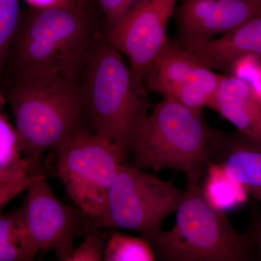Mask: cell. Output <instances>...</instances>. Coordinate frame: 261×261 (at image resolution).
Instances as JSON below:
<instances>
[{
  "label": "cell",
  "instance_id": "cell-1",
  "mask_svg": "<svg viewBox=\"0 0 261 261\" xmlns=\"http://www.w3.org/2000/svg\"><path fill=\"white\" fill-rule=\"evenodd\" d=\"M82 73L84 119L89 130L128 155L152 108L150 92L125 63L121 51L102 36L94 39Z\"/></svg>",
  "mask_w": 261,
  "mask_h": 261
},
{
  "label": "cell",
  "instance_id": "cell-2",
  "mask_svg": "<svg viewBox=\"0 0 261 261\" xmlns=\"http://www.w3.org/2000/svg\"><path fill=\"white\" fill-rule=\"evenodd\" d=\"M24 155L30 165L57 149L83 126V96L79 81L42 70L18 73L5 93Z\"/></svg>",
  "mask_w": 261,
  "mask_h": 261
},
{
  "label": "cell",
  "instance_id": "cell-3",
  "mask_svg": "<svg viewBox=\"0 0 261 261\" xmlns=\"http://www.w3.org/2000/svg\"><path fill=\"white\" fill-rule=\"evenodd\" d=\"M226 138L227 134L207 124L202 110L164 97L152 104L130 165L202 178L207 166L219 161Z\"/></svg>",
  "mask_w": 261,
  "mask_h": 261
},
{
  "label": "cell",
  "instance_id": "cell-4",
  "mask_svg": "<svg viewBox=\"0 0 261 261\" xmlns=\"http://www.w3.org/2000/svg\"><path fill=\"white\" fill-rule=\"evenodd\" d=\"M96 37L89 7L71 2L44 9L31 8L21 14L10 49L18 73L51 71L79 81Z\"/></svg>",
  "mask_w": 261,
  "mask_h": 261
},
{
  "label": "cell",
  "instance_id": "cell-5",
  "mask_svg": "<svg viewBox=\"0 0 261 261\" xmlns=\"http://www.w3.org/2000/svg\"><path fill=\"white\" fill-rule=\"evenodd\" d=\"M202 178H187L185 195L169 231L147 240L156 258L163 261H254L260 242L252 228L240 233L226 213L212 208L201 192Z\"/></svg>",
  "mask_w": 261,
  "mask_h": 261
},
{
  "label": "cell",
  "instance_id": "cell-6",
  "mask_svg": "<svg viewBox=\"0 0 261 261\" xmlns=\"http://www.w3.org/2000/svg\"><path fill=\"white\" fill-rule=\"evenodd\" d=\"M185 195L173 180L161 178L124 163L108 190L102 214L89 223L94 230L121 228L146 240L162 230L163 221L176 213Z\"/></svg>",
  "mask_w": 261,
  "mask_h": 261
},
{
  "label": "cell",
  "instance_id": "cell-7",
  "mask_svg": "<svg viewBox=\"0 0 261 261\" xmlns=\"http://www.w3.org/2000/svg\"><path fill=\"white\" fill-rule=\"evenodd\" d=\"M56 149L58 177L90 223L104 210L113 178L120 166L126 163L128 155L119 146L85 126Z\"/></svg>",
  "mask_w": 261,
  "mask_h": 261
},
{
  "label": "cell",
  "instance_id": "cell-8",
  "mask_svg": "<svg viewBox=\"0 0 261 261\" xmlns=\"http://www.w3.org/2000/svg\"><path fill=\"white\" fill-rule=\"evenodd\" d=\"M27 196L20 207L24 224L39 252L53 251L67 261L74 240L88 233L89 218L80 209L61 202L51 190L42 163L31 167Z\"/></svg>",
  "mask_w": 261,
  "mask_h": 261
},
{
  "label": "cell",
  "instance_id": "cell-9",
  "mask_svg": "<svg viewBox=\"0 0 261 261\" xmlns=\"http://www.w3.org/2000/svg\"><path fill=\"white\" fill-rule=\"evenodd\" d=\"M221 75L202 65L195 53L168 40L146 70L143 83L149 92L202 110L212 108Z\"/></svg>",
  "mask_w": 261,
  "mask_h": 261
},
{
  "label": "cell",
  "instance_id": "cell-10",
  "mask_svg": "<svg viewBox=\"0 0 261 261\" xmlns=\"http://www.w3.org/2000/svg\"><path fill=\"white\" fill-rule=\"evenodd\" d=\"M177 1L141 0L102 35L126 55L130 69L142 83L149 65L168 42V23Z\"/></svg>",
  "mask_w": 261,
  "mask_h": 261
},
{
  "label": "cell",
  "instance_id": "cell-11",
  "mask_svg": "<svg viewBox=\"0 0 261 261\" xmlns=\"http://www.w3.org/2000/svg\"><path fill=\"white\" fill-rule=\"evenodd\" d=\"M181 47L202 44L261 15V0H181L173 12Z\"/></svg>",
  "mask_w": 261,
  "mask_h": 261
},
{
  "label": "cell",
  "instance_id": "cell-12",
  "mask_svg": "<svg viewBox=\"0 0 261 261\" xmlns=\"http://www.w3.org/2000/svg\"><path fill=\"white\" fill-rule=\"evenodd\" d=\"M211 109L238 132L261 141V94L245 81L221 74Z\"/></svg>",
  "mask_w": 261,
  "mask_h": 261
},
{
  "label": "cell",
  "instance_id": "cell-13",
  "mask_svg": "<svg viewBox=\"0 0 261 261\" xmlns=\"http://www.w3.org/2000/svg\"><path fill=\"white\" fill-rule=\"evenodd\" d=\"M211 70L231 75L233 65L247 56L261 58V15L192 51Z\"/></svg>",
  "mask_w": 261,
  "mask_h": 261
},
{
  "label": "cell",
  "instance_id": "cell-14",
  "mask_svg": "<svg viewBox=\"0 0 261 261\" xmlns=\"http://www.w3.org/2000/svg\"><path fill=\"white\" fill-rule=\"evenodd\" d=\"M226 175L246 190L248 195L261 200V141L237 130L228 135L221 157Z\"/></svg>",
  "mask_w": 261,
  "mask_h": 261
},
{
  "label": "cell",
  "instance_id": "cell-15",
  "mask_svg": "<svg viewBox=\"0 0 261 261\" xmlns=\"http://www.w3.org/2000/svg\"><path fill=\"white\" fill-rule=\"evenodd\" d=\"M6 99L0 90V184L28 181L31 166L24 155L16 127L5 110Z\"/></svg>",
  "mask_w": 261,
  "mask_h": 261
},
{
  "label": "cell",
  "instance_id": "cell-16",
  "mask_svg": "<svg viewBox=\"0 0 261 261\" xmlns=\"http://www.w3.org/2000/svg\"><path fill=\"white\" fill-rule=\"evenodd\" d=\"M201 192L212 208L223 213L243 205L249 196L241 185L228 177L219 162L207 166L201 182Z\"/></svg>",
  "mask_w": 261,
  "mask_h": 261
},
{
  "label": "cell",
  "instance_id": "cell-17",
  "mask_svg": "<svg viewBox=\"0 0 261 261\" xmlns=\"http://www.w3.org/2000/svg\"><path fill=\"white\" fill-rule=\"evenodd\" d=\"M39 250L24 224L21 209L0 214V261H30Z\"/></svg>",
  "mask_w": 261,
  "mask_h": 261
},
{
  "label": "cell",
  "instance_id": "cell-18",
  "mask_svg": "<svg viewBox=\"0 0 261 261\" xmlns=\"http://www.w3.org/2000/svg\"><path fill=\"white\" fill-rule=\"evenodd\" d=\"M103 260L155 261L157 258L150 244L143 237L135 238L113 231L105 245Z\"/></svg>",
  "mask_w": 261,
  "mask_h": 261
},
{
  "label": "cell",
  "instance_id": "cell-19",
  "mask_svg": "<svg viewBox=\"0 0 261 261\" xmlns=\"http://www.w3.org/2000/svg\"><path fill=\"white\" fill-rule=\"evenodd\" d=\"M20 18L19 0H0V72L6 62Z\"/></svg>",
  "mask_w": 261,
  "mask_h": 261
},
{
  "label": "cell",
  "instance_id": "cell-20",
  "mask_svg": "<svg viewBox=\"0 0 261 261\" xmlns=\"http://www.w3.org/2000/svg\"><path fill=\"white\" fill-rule=\"evenodd\" d=\"M105 245V236L101 230L89 231L83 243L73 248L67 261H102Z\"/></svg>",
  "mask_w": 261,
  "mask_h": 261
},
{
  "label": "cell",
  "instance_id": "cell-21",
  "mask_svg": "<svg viewBox=\"0 0 261 261\" xmlns=\"http://www.w3.org/2000/svg\"><path fill=\"white\" fill-rule=\"evenodd\" d=\"M106 20V29L111 28L129 13L141 0H97Z\"/></svg>",
  "mask_w": 261,
  "mask_h": 261
},
{
  "label": "cell",
  "instance_id": "cell-22",
  "mask_svg": "<svg viewBox=\"0 0 261 261\" xmlns=\"http://www.w3.org/2000/svg\"><path fill=\"white\" fill-rule=\"evenodd\" d=\"M30 179L31 176L21 184H0V214L10 201L25 191Z\"/></svg>",
  "mask_w": 261,
  "mask_h": 261
},
{
  "label": "cell",
  "instance_id": "cell-23",
  "mask_svg": "<svg viewBox=\"0 0 261 261\" xmlns=\"http://www.w3.org/2000/svg\"><path fill=\"white\" fill-rule=\"evenodd\" d=\"M30 8H37V9H44V8H53V7L59 6L68 4L71 3L72 0H25Z\"/></svg>",
  "mask_w": 261,
  "mask_h": 261
},
{
  "label": "cell",
  "instance_id": "cell-24",
  "mask_svg": "<svg viewBox=\"0 0 261 261\" xmlns=\"http://www.w3.org/2000/svg\"><path fill=\"white\" fill-rule=\"evenodd\" d=\"M72 1L74 2L76 4L82 5V6L89 7V5H91V3H92L94 0H72Z\"/></svg>",
  "mask_w": 261,
  "mask_h": 261
}]
</instances>
